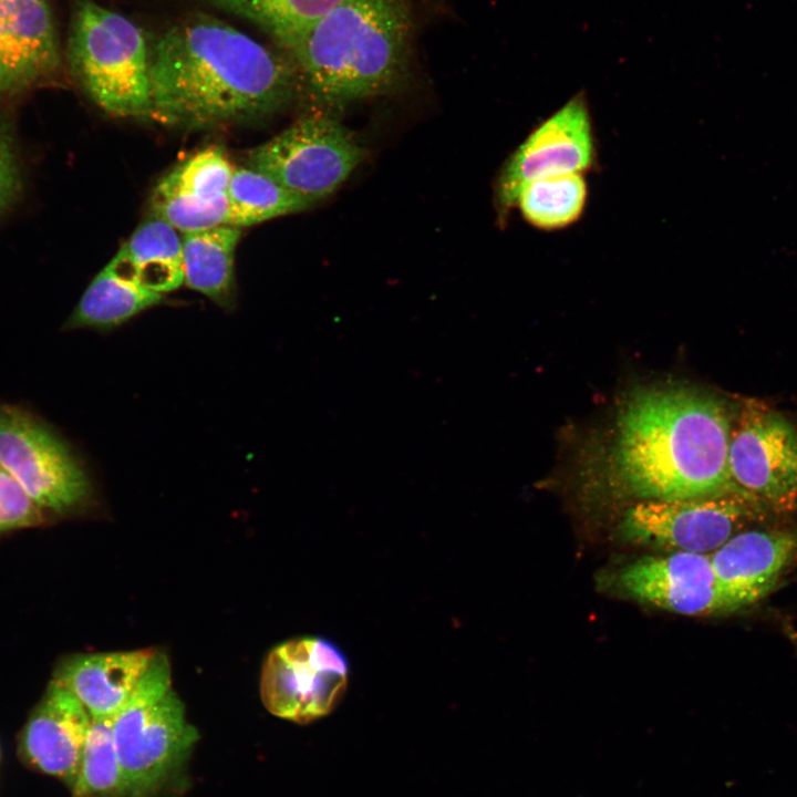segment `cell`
<instances>
[{"label": "cell", "mask_w": 797, "mask_h": 797, "mask_svg": "<svg viewBox=\"0 0 797 797\" xmlns=\"http://www.w3.org/2000/svg\"><path fill=\"white\" fill-rule=\"evenodd\" d=\"M588 199L584 174L547 177L526 184L515 205L524 219L537 229L559 230L582 216Z\"/></svg>", "instance_id": "7402d4cb"}, {"label": "cell", "mask_w": 797, "mask_h": 797, "mask_svg": "<svg viewBox=\"0 0 797 797\" xmlns=\"http://www.w3.org/2000/svg\"><path fill=\"white\" fill-rule=\"evenodd\" d=\"M596 161L591 114L583 92L541 122L505 164L498 179L501 211L516 203L528 183L561 175L584 174Z\"/></svg>", "instance_id": "8fae6325"}, {"label": "cell", "mask_w": 797, "mask_h": 797, "mask_svg": "<svg viewBox=\"0 0 797 797\" xmlns=\"http://www.w3.org/2000/svg\"><path fill=\"white\" fill-rule=\"evenodd\" d=\"M411 0H341L286 43L300 87L331 103L390 92L404 79Z\"/></svg>", "instance_id": "3957f363"}, {"label": "cell", "mask_w": 797, "mask_h": 797, "mask_svg": "<svg viewBox=\"0 0 797 797\" xmlns=\"http://www.w3.org/2000/svg\"><path fill=\"white\" fill-rule=\"evenodd\" d=\"M22 188L20 164L7 124L0 120V217L17 201Z\"/></svg>", "instance_id": "484cf974"}, {"label": "cell", "mask_w": 797, "mask_h": 797, "mask_svg": "<svg viewBox=\"0 0 797 797\" xmlns=\"http://www.w3.org/2000/svg\"><path fill=\"white\" fill-rule=\"evenodd\" d=\"M162 300V293L122 279L105 266L84 291L63 329L107 331L161 303Z\"/></svg>", "instance_id": "ffe728a7"}, {"label": "cell", "mask_w": 797, "mask_h": 797, "mask_svg": "<svg viewBox=\"0 0 797 797\" xmlns=\"http://www.w3.org/2000/svg\"><path fill=\"white\" fill-rule=\"evenodd\" d=\"M234 168L220 147L194 153L156 184L151 195L152 216L183 234L226 225Z\"/></svg>", "instance_id": "4fadbf2b"}, {"label": "cell", "mask_w": 797, "mask_h": 797, "mask_svg": "<svg viewBox=\"0 0 797 797\" xmlns=\"http://www.w3.org/2000/svg\"><path fill=\"white\" fill-rule=\"evenodd\" d=\"M227 197L226 225L238 228L300 213L315 204L248 166L234 168Z\"/></svg>", "instance_id": "44dd1931"}, {"label": "cell", "mask_w": 797, "mask_h": 797, "mask_svg": "<svg viewBox=\"0 0 797 797\" xmlns=\"http://www.w3.org/2000/svg\"><path fill=\"white\" fill-rule=\"evenodd\" d=\"M151 108L161 124L211 128L286 106L300 83L290 61L231 25L195 15L151 50Z\"/></svg>", "instance_id": "6da1fadb"}, {"label": "cell", "mask_w": 797, "mask_h": 797, "mask_svg": "<svg viewBox=\"0 0 797 797\" xmlns=\"http://www.w3.org/2000/svg\"><path fill=\"white\" fill-rule=\"evenodd\" d=\"M128 797H154L183 770L197 739L172 690L166 654L156 651L131 697L112 718Z\"/></svg>", "instance_id": "277c9868"}, {"label": "cell", "mask_w": 797, "mask_h": 797, "mask_svg": "<svg viewBox=\"0 0 797 797\" xmlns=\"http://www.w3.org/2000/svg\"><path fill=\"white\" fill-rule=\"evenodd\" d=\"M155 649L76 654L63 660L53 680L70 691L92 718H113L126 704Z\"/></svg>", "instance_id": "e0dca14e"}, {"label": "cell", "mask_w": 797, "mask_h": 797, "mask_svg": "<svg viewBox=\"0 0 797 797\" xmlns=\"http://www.w3.org/2000/svg\"><path fill=\"white\" fill-rule=\"evenodd\" d=\"M363 156V147L345 127L314 114L259 145L247 166L317 204L348 179Z\"/></svg>", "instance_id": "52a82bcc"}, {"label": "cell", "mask_w": 797, "mask_h": 797, "mask_svg": "<svg viewBox=\"0 0 797 797\" xmlns=\"http://www.w3.org/2000/svg\"><path fill=\"white\" fill-rule=\"evenodd\" d=\"M797 558V536L746 529L711 553L713 570L736 609L752 604L779 582Z\"/></svg>", "instance_id": "2e32d148"}, {"label": "cell", "mask_w": 797, "mask_h": 797, "mask_svg": "<svg viewBox=\"0 0 797 797\" xmlns=\"http://www.w3.org/2000/svg\"><path fill=\"white\" fill-rule=\"evenodd\" d=\"M240 236V228L229 225L182 236L184 283L225 310L236 303L235 252Z\"/></svg>", "instance_id": "d6986e66"}, {"label": "cell", "mask_w": 797, "mask_h": 797, "mask_svg": "<svg viewBox=\"0 0 797 797\" xmlns=\"http://www.w3.org/2000/svg\"><path fill=\"white\" fill-rule=\"evenodd\" d=\"M731 486L768 513L797 505V431L777 411L746 402L732 424L728 449Z\"/></svg>", "instance_id": "9c48e42d"}, {"label": "cell", "mask_w": 797, "mask_h": 797, "mask_svg": "<svg viewBox=\"0 0 797 797\" xmlns=\"http://www.w3.org/2000/svg\"><path fill=\"white\" fill-rule=\"evenodd\" d=\"M628 597L686 615H707L737 610L723 591L711 555L674 551L648 556L625 566L617 576Z\"/></svg>", "instance_id": "7c38bea8"}, {"label": "cell", "mask_w": 797, "mask_h": 797, "mask_svg": "<svg viewBox=\"0 0 797 797\" xmlns=\"http://www.w3.org/2000/svg\"><path fill=\"white\" fill-rule=\"evenodd\" d=\"M0 466L41 507L63 515L86 505L89 475L70 447L27 410L0 403Z\"/></svg>", "instance_id": "ba28073f"}, {"label": "cell", "mask_w": 797, "mask_h": 797, "mask_svg": "<svg viewBox=\"0 0 797 797\" xmlns=\"http://www.w3.org/2000/svg\"><path fill=\"white\" fill-rule=\"evenodd\" d=\"M769 514L742 491L675 500H638L627 509L619 531L631 544L707 553Z\"/></svg>", "instance_id": "8992f818"}, {"label": "cell", "mask_w": 797, "mask_h": 797, "mask_svg": "<svg viewBox=\"0 0 797 797\" xmlns=\"http://www.w3.org/2000/svg\"><path fill=\"white\" fill-rule=\"evenodd\" d=\"M240 15L284 45L319 20L341 0H210Z\"/></svg>", "instance_id": "cb8c5ba5"}, {"label": "cell", "mask_w": 797, "mask_h": 797, "mask_svg": "<svg viewBox=\"0 0 797 797\" xmlns=\"http://www.w3.org/2000/svg\"><path fill=\"white\" fill-rule=\"evenodd\" d=\"M91 722L82 703L52 680L21 733L19 755L29 767L71 788Z\"/></svg>", "instance_id": "5bb4252c"}, {"label": "cell", "mask_w": 797, "mask_h": 797, "mask_svg": "<svg viewBox=\"0 0 797 797\" xmlns=\"http://www.w3.org/2000/svg\"><path fill=\"white\" fill-rule=\"evenodd\" d=\"M106 266L122 279L149 291L170 292L184 283L182 237L169 224L152 216Z\"/></svg>", "instance_id": "ac0fdd59"}, {"label": "cell", "mask_w": 797, "mask_h": 797, "mask_svg": "<svg viewBox=\"0 0 797 797\" xmlns=\"http://www.w3.org/2000/svg\"><path fill=\"white\" fill-rule=\"evenodd\" d=\"M60 65L46 0H0V100L46 80Z\"/></svg>", "instance_id": "9a60e30c"}, {"label": "cell", "mask_w": 797, "mask_h": 797, "mask_svg": "<svg viewBox=\"0 0 797 797\" xmlns=\"http://www.w3.org/2000/svg\"><path fill=\"white\" fill-rule=\"evenodd\" d=\"M68 56L97 106L114 116L148 117L151 50L137 24L92 0H76Z\"/></svg>", "instance_id": "5b68a950"}, {"label": "cell", "mask_w": 797, "mask_h": 797, "mask_svg": "<svg viewBox=\"0 0 797 797\" xmlns=\"http://www.w3.org/2000/svg\"><path fill=\"white\" fill-rule=\"evenodd\" d=\"M71 797H128L112 718H92Z\"/></svg>", "instance_id": "603a6c76"}, {"label": "cell", "mask_w": 797, "mask_h": 797, "mask_svg": "<svg viewBox=\"0 0 797 797\" xmlns=\"http://www.w3.org/2000/svg\"><path fill=\"white\" fill-rule=\"evenodd\" d=\"M349 664L321 638H298L273 648L262 665L260 696L275 716L307 724L329 714L345 693Z\"/></svg>", "instance_id": "30bf717a"}, {"label": "cell", "mask_w": 797, "mask_h": 797, "mask_svg": "<svg viewBox=\"0 0 797 797\" xmlns=\"http://www.w3.org/2000/svg\"><path fill=\"white\" fill-rule=\"evenodd\" d=\"M42 521L41 507L0 466V532L38 526Z\"/></svg>", "instance_id": "d4e9b609"}, {"label": "cell", "mask_w": 797, "mask_h": 797, "mask_svg": "<svg viewBox=\"0 0 797 797\" xmlns=\"http://www.w3.org/2000/svg\"><path fill=\"white\" fill-rule=\"evenodd\" d=\"M732 417L716 396L684 385L635 391L609 452L615 484L638 500L705 497L731 488Z\"/></svg>", "instance_id": "7a4b0ae2"}]
</instances>
